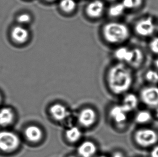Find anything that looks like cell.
Here are the masks:
<instances>
[{
	"label": "cell",
	"instance_id": "1",
	"mask_svg": "<svg viewBox=\"0 0 158 157\" xmlns=\"http://www.w3.org/2000/svg\"><path fill=\"white\" fill-rule=\"evenodd\" d=\"M133 77L130 70L122 63L115 64L109 69L107 83L113 93H125L132 84Z\"/></svg>",
	"mask_w": 158,
	"mask_h": 157
},
{
	"label": "cell",
	"instance_id": "2",
	"mask_svg": "<svg viewBox=\"0 0 158 157\" xmlns=\"http://www.w3.org/2000/svg\"><path fill=\"white\" fill-rule=\"evenodd\" d=\"M102 35L107 42L117 44L126 41L130 36V30L125 24L111 22L105 24L102 28Z\"/></svg>",
	"mask_w": 158,
	"mask_h": 157
},
{
	"label": "cell",
	"instance_id": "3",
	"mask_svg": "<svg viewBox=\"0 0 158 157\" xmlns=\"http://www.w3.org/2000/svg\"><path fill=\"white\" fill-rule=\"evenodd\" d=\"M134 139L137 144L142 147H154L158 142V134L153 129L143 127L135 131Z\"/></svg>",
	"mask_w": 158,
	"mask_h": 157
},
{
	"label": "cell",
	"instance_id": "4",
	"mask_svg": "<svg viewBox=\"0 0 158 157\" xmlns=\"http://www.w3.org/2000/svg\"><path fill=\"white\" fill-rule=\"evenodd\" d=\"M19 137L12 132H0V149L5 152L15 150L19 146Z\"/></svg>",
	"mask_w": 158,
	"mask_h": 157
},
{
	"label": "cell",
	"instance_id": "5",
	"mask_svg": "<svg viewBox=\"0 0 158 157\" xmlns=\"http://www.w3.org/2000/svg\"><path fill=\"white\" fill-rule=\"evenodd\" d=\"M141 101L146 106L156 108L158 107V87L150 86L144 87L140 93Z\"/></svg>",
	"mask_w": 158,
	"mask_h": 157
},
{
	"label": "cell",
	"instance_id": "6",
	"mask_svg": "<svg viewBox=\"0 0 158 157\" xmlns=\"http://www.w3.org/2000/svg\"><path fill=\"white\" fill-rule=\"evenodd\" d=\"M156 29L152 17L140 19L135 24V30L137 34L143 37H148L153 34Z\"/></svg>",
	"mask_w": 158,
	"mask_h": 157
},
{
	"label": "cell",
	"instance_id": "7",
	"mask_svg": "<svg viewBox=\"0 0 158 157\" xmlns=\"http://www.w3.org/2000/svg\"><path fill=\"white\" fill-rule=\"evenodd\" d=\"M105 5L101 0H94L85 7V13L88 17L96 19L101 17L104 13Z\"/></svg>",
	"mask_w": 158,
	"mask_h": 157
},
{
	"label": "cell",
	"instance_id": "8",
	"mask_svg": "<svg viewBox=\"0 0 158 157\" xmlns=\"http://www.w3.org/2000/svg\"><path fill=\"white\" fill-rule=\"evenodd\" d=\"M96 113L94 110L90 108L84 109L79 113L78 121L85 127H90L96 121Z\"/></svg>",
	"mask_w": 158,
	"mask_h": 157
},
{
	"label": "cell",
	"instance_id": "9",
	"mask_svg": "<svg viewBox=\"0 0 158 157\" xmlns=\"http://www.w3.org/2000/svg\"><path fill=\"white\" fill-rule=\"evenodd\" d=\"M11 37L15 42L19 44H23L29 38L30 33L29 30L21 26H15L11 33Z\"/></svg>",
	"mask_w": 158,
	"mask_h": 157
},
{
	"label": "cell",
	"instance_id": "10",
	"mask_svg": "<svg viewBox=\"0 0 158 157\" xmlns=\"http://www.w3.org/2000/svg\"><path fill=\"white\" fill-rule=\"evenodd\" d=\"M127 114L122 105L113 107L110 112L112 119L115 123L121 125L125 123L127 120Z\"/></svg>",
	"mask_w": 158,
	"mask_h": 157
},
{
	"label": "cell",
	"instance_id": "11",
	"mask_svg": "<svg viewBox=\"0 0 158 157\" xmlns=\"http://www.w3.org/2000/svg\"><path fill=\"white\" fill-rule=\"evenodd\" d=\"M97 151L96 145L91 141L82 143L78 148V153L81 157H92Z\"/></svg>",
	"mask_w": 158,
	"mask_h": 157
},
{
	"label": "cell",
	"instance_id": "12",
	"mask_svg": "<svg viewBox=\"0 0 158 157\" xmlns=\"http://www.w3.org/2000/svg\"><path fill=\"white\" fill-rule=\"evenodd\" d=\"M49 111L52 118L56 121L64 120L69 115L66 108L60 103L53 104L50 108Z\"/></svg>",
	"mask_w": 158,
	"mask_h": 157
},
{
	"label": "cell",
	"instance_id": "13",
	"mask_svg": "<svg viewBox=\"0 0 158 157\" xmlns=\"http://www.w3.org/2000/svg\"><path fill=\"white\" fill-rule=\"evenodd\" d=\"M139 100L137 96L133 93L127 94L124 97L122 107L127 113L131 112L137 108Z\"/></svg>",
	"mask_w": 158,
	"mask_h": 157
},
{
	"label": "cell",
	"instance_id": "14",
	"mask_svg": "<svg viewBox=\"0 0 158 157\" xmlns=\"http://www.w3.org/2000/svg\"><path fill=\"white\" fill-rule=\"evenodd\" d=\"M25 136L31 142H38L43 137V132L40 127L35 125H30L25 130Z\"/></svg>",
	"mask_w": 158,
	"mask_h": 157
},
{
	"label": "cell",
	"instance_id": "15",
	"mask_svg": "<svg viewBox=\"0 0 158 157\" xmlns=\"http://www.w3.org/2000/svg\"><path fill=\"white\" fill-rule=\"evenodd\" d=\"M132 50H129L125 47H119L114 52V56L117 59L128 64L132 59Z\"/></svg>",
	"mask_w": 158,
	"mask_h": 157
},
{
	"label": "cell",
	"instance_id": "16",
	"mask_svg": "<svg viewBox=\"0 0 158 157\" xmlns=\"http://www.w3.org/2000/svg\"><path fill=\"white\" fill-rule=\"evenodd\" d=\"M14 113L11 109L4 108L0 110V125L6 126L10 124L14 120Z\"/></svg>",
	"mask_w": 158,
	"mask_h": 157
},
{
	"label": "cell",
	"instance_id": "17",
	"mask_svg": "<svg viewBox=\"0 0 158 157\" xmlns=\"http://www.w3.org/2000/svg\"><path fill=\"white\" fill-rule=\"evenodd\" d=\"M59 7L62 12L70 14L77 8V3L75 0H60Z\"/></svg>",
	"mask_w": 158,
	"mask_h": 157
},
{
	"label": "cell",
	"instance_id": "18",
	"mask_svg": "<svg viewBox=\"0 0 158 157\" xmlns=\"http://www.w3.org/2000/svg\"><path fill=\"white\" fill-rule=\"evenodd\" d=\"M132 51V58L128 64L132 67L137 68L139 67L143 62V54L139 49H133Z\"/></svg>",
	"mask_w": 158,
	"mask_h": 157
},
{
	"label": "cell",
	"instance_id": "19",
	"mask_svg": "<svg viewBox=\"0 0 158 157\" xmlns=\"http://www.w3.org/2000/svg\"><path fill=\"white\" fill-rule=\"evenodd\" d=\"M152 119V114L147 110L138 111L135 116V122L138 124H144L150 122Z\"/></svg>",
	"mask_w": 158,
	"mask_h": 157
},
{
	"label": "cell",
	"instance_id": "20",
	"mask_svg": "<svg viewBox=\"0 0 158 157\" xmlns=\"http://www.w3.org/2000/svg\"><path fill=\"white\" fill-rule=\"evenodd\" d=\"M65 135L69 142H76L81 138V132L78 127H73L66 130Z\"/></svg>",
	"mask_w": 158,
	"mask_h": 157
},
{
	"label": "cell",
	"instance_id": "21",
	"mask_svg": "<svg viewBox=\"0 0 158 157\" xmlns=\"http://www.w3.org/2000/svg\"><path fill=\"white\" fill-rule=\"evenodd\" d=\"M125 7L122 3H117L111 6L109 9V15L112 17H117L123 15L125 11Z\"/></svg>",
	"mask_w": 158,
	"mask_h": 157
},
{
	"label": "cell",
	"instance_id": "22",
	"mask_svg": "<svg viewBox=\"0 0 158 157\" xmlns=\"http://www.w3.org/2000/svg\"><path fill=\"white\" fill-rule=\"evenodd\" d=\"M122 4L125 9H134L141 6L143 0H123Z\"/></svg>",
	"mask_w": 158,
	"mask_h": 157
},
{
	"label": "cell",
	"instance_id": "23",
	"mask_svg": "<svg viewBox=\"0 0 158 157\" xmlns=\"http://www.w3.org/2000/svg\"><path fill=\"white\" fill-rule=\"evenodd\" d=\"M145 78L148 83L155 85L158 83V72L156 70H149L146 73Z\"/></svg>",
	"mask_w": 158,
	"mask_h": 157
},
{
	"label": "cell",
	"instance_id": "24",
	"mask_svg": "<svg viewBox=\"0 0 158 157\" xmlns=\"http://www.w3.org/2000/svg\"><path fill=\"white\" fill-rule=\"evenodd\" d=\"M31 21V17L29 14L23 13L19 15L17 17V21L21 24H26L30 23Z\"/></svg>",
	"mask_w": 158,
	"mask_h": 157
},
{
	"label": "cell",
	"instance_id": "25",
	"mask_svg": "<svg viewBox=\"0 0 158 157\" xmlns=\"http://www.w3.org/2000/svg\"><path fill=\"white\" fill-rule=\"evenodd\" d=\"M150 50L152 52L158 54V37H155L151 40L149 44Z\"/></svg>",
	"mask_w": 158,
	"mask_h": 157
},
{
	"label": "cell",
	"instance_id": "26",
	"mask_svg": "<svg viewBox=\"0 0 158 157\" xmlns=\"http://www.w3.org/2000/svg\"><path fill=\"white\" fill-rule=\"evenodd\" d=\"M151 157H158V145H155L150 152Z\"/></svg>",
	"mask_w": 158,
	"mask_h": 157
},
{
	"label": "cell",
	"instance_id": "27",
	"mask_svg": "<svg viewBox=\"0 0 158 157\" xmlns=\"http://www.w3.org/2000/svg\"><path fill=\"white\" fill-rule=\"evenodd\" d=\"M112 157H125V156L121 152H115V153H114Z\"/></svg>",
	"mask_w": 158,
	"mask_h": 157
},
{
	"label": "cell",
	"instance_id": "28",
	"mask_svg": "<svg viewBox=\"0 0 158 157\" xmlns=\"http://www.w3.org/2000/svg\"><path fill=\"white\" fill-rule=\"evenodd\" d=\"M154 64H155L156 67L158 69V58L156 60V61L154 62Z\"/></svg>",
	"mask_w": 158,
	"mask_h": 157
},
{
	"label": "cell",
	"instance_id": "29",
	"mask_svg": "<svg viewBox=\"0 0 158 157\" xmlns=\"http://www.w3.org/2000/svg\"><path fill=\"white\" fill-rule=\"evenodd\" d=\"M44 1H45L46 2H48V3H50V2H55L57 0H43Z\"/></svg>",
	"mask_w": 158,
	"mask_h": 157
},
{
	"label": "cell",
	"instance_id": "30",
	"mask_svg": "<svg viewBox=\"0 0 158 157\" xmlns=\"http://www.w3.org/2000/svg\"><path fill=\"white\" fill-rule=\"evenodd\" d=\"M155 115H156V118L158 119V107L156 108V111Z\"/></svg>",
	"mask_w": 158,
	"mask_h": 157
},
{
	"label": "cell",
	"instance_id": "31",
	"mask_svg": "<svg viewBox=\"0 0 158 157\" xmlns=\"http://www.w3.org/2000/svg\"><path fill=\"white\" fill-rule=\"evenodd\" d=\"M107 1H114L115 0H107Z\"/></svg>",
	"mask_w": 158,
	"mask_h": 157
},
{
	"label": "cell",
	"instance_id": "32",
	"mask_svg": "<svg viewBox=\"0 0 158 157\" xmlns=\"http://www.w3.org/2000/svg\"><path fill=\"white\" fill-rule=\"evenodd\" d=\"M156 28L157 29V30H158V24H157V26H156Z\"/></svg>",
	"mask_w": 158,
	"mask_h": 157
},
{
	"label": "cell",
	"instance_id": "33",
	"mask_svg": "<svg viewBox=\"0 0 158 157\" xmlns=\"http://www.w3.org/2000/svg\"><path fill=\"white\" fill-rule=\"evenodd\" d=\"M106 157V156H101V157Z\"/></svg>",
	"mask_w": 158,
	"mask_h": 157
},
{
	"label": "cell",
	"instance_id": "34",
	"mask_svg": "<svg viewBox=\"0 0 158 157\" xmlns=\"http://www.w3.org/2000/svg\"><path fill=\"white\" fill-rule=\"evenodd\" d=\"M75 157V156H70V157Z\"/></svg>",
	"mask_w": 158,
	"mask_h": 157
},
{
	"label": "cell",
	"instance_id": "35",
	"mask_svg": "<svg viewBox=\"0 0 158 157\" xmlns=\"http://www.w3.org/2000/svg\"><path fill=\"white\" fill-rule=\"evenodd\" d=\"M0 102H1V96H0Z\"/></svg>",
	"mask_w": 158,
	"mask_h": 157
}]
</instances>
